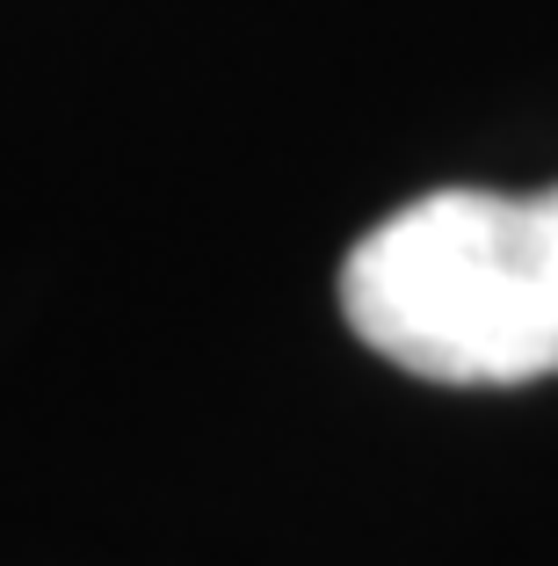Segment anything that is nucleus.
Here are the masks:
<instances>
[{"label":"nucleus","instance_id":"nucleus-1","mask_svg":"<svg viewBox=\"0 0 558 566\" xmlns=\"http://www.w3.org/2000/svg\"><path fill=\"white\" fill-rule=\"evenodd\" d=\"M348 327L428 385L558 378V189H428L341 262Z\"/></svg>","mask_w":558,"mask_h":566}]
</instances>
